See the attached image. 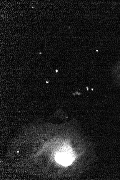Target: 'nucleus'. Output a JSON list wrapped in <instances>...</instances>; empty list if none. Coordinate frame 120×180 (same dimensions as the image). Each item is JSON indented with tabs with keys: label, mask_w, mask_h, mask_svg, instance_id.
<instances>
[{
	"label": "nucleus",
	"mask_w": 120,
	"mask_h": 180,
	"mask_svg": "<svg viewBox=\"0 0 120 180\" xmlns=\"http://www.w3.org/2000/svg\"><path fill=\"white\" fill-rule=\"evenodd\" d=\"M56 161L63 166H67L72 163L73 158L70 155L65 154H58L55 157Z\"/></svg>",
	"instance_id": "f257e3e1"
},
{
	"label": "nucleus",
	"mask_w": 120,
	"mask_h": 180,
	"mask_svg": "<svg viewBox=\"0 0 120 180\" xmlns=\"http://www.w3.org/2000/svg\"><path fill=\"white\" fill-rule=\"evenodd\" d=\"M113 74L116 81L120 84V60L113 69Z\"/></svg>",
	"instance_id": "f03ea898"
},
{
	"label": "nucleus",
	"mask_w": 120,
	"mask_h": 180,
	"mask_svg": "<svg viewBox=\"0 0 120 180\" xmlns=\"http://www.w3.org/2000/svg\"><path fill=\"white\" fill-rule=\"evenodd\" d=\"M46 82L47 83H49V82H48V81H46Z\"/></svg>",
	"instance_id": "7ed1b4c3"
}]
</instances>
